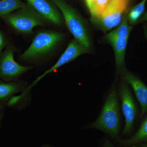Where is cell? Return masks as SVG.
I'll return each mask as SVG.
<instances>
[{
    "label": "cell",
    "mask_w": 147,
    "mask_h": 147,
    "mask_svg": "<svg viewBox=\"0 0 147 147\" xmlns=\"http://www.w3.org/2000/svg\"><path fill=\"white\" fill-rule=\"evenodd\" d=\"M120 123L118 98L115 88H114L106 98L99 117L87 127L99 129L118 139Z\"/></svg>",
    "instance_id": "obj_1"
},
{
    "label": "cell",
    "mask_w": 147,
    "mask_h": 147,
    "mask_svg": "<svg viewBox=\"0 0 147 147\" xmlns=\"http://www.w3.org/2000/svg\"><path fill=\"white\" fill-rule=\"evenodd\" d=\"M2 18L16 31L25 34L32 33L34 27L43 26L46 21L28 3L23 8Z\"/></svg>",
    "instance_id": "obj_2"
},
{
    "label": "cell",
    "mask_w": 147,
    "mask_h": 147,
    "mask_svg": "<svg viewBox=\"0 0 147 147\" xmlns=\"http://www.w3.org/2000/svg\"><path fill=\"white\" fill-rule=\"evenodd\" d=\"M63 35L59 32L42 31L38 32L30 47L20 56L24 61L32 60L48 54L59 44Z\"/></svg>",
    "instance_id": "obj_3"
},
{
    "label": "cell",
    "mask_w": 147,
    "mask_h": 147,
    "mask_svg": "<svg viewBox=\"0 0 147 147\" xmlns=\"http://www.w3.org/2000/svg\"><path fill=\"white\" fill-rule=\"evenodd\" d=\"M61 11L67 26L74 39L88 49L89 38L85 23L78 12L64 0H50Z\"/></svg>",
    "instance_id": "obj_4"
},
{
    "label": "cell",
    "mask_w": 147,
    "mask_h": 147,
    "mask_svg": "<svg viewBox=\"0 0 147 147\" xmlns=\"http://www.w3.org/2000/svg\"><path fill=\"white\" fill-rule=\"evenodd\" d=\"M128 1L110 0L99 16L92 17V22L104 31L117 26L121 22L122 16L127 7Z\"/></svg>",
    "instance_id": "obj_5"
},
{
    "label": "cell",
    "mask_w": 147,
    "mask_h": 147,
    "mask_svg": "<svg viewBox=\"0 0 147 147\" xmlns=\"http://www.w3.org/2000/svg\"><path fill=\"white\" fill-rule=\"evenodd\" d=\"M119 97L121 102L122 110L125 119V125L122 132L127 135L133 130L137 115V108L132 93L125 81L121 83L118 90Z\"/></svg>",
    "instance_id": "obj_6"
},
{
    "label": "cell",
    "mask_w": 147,
    "mask_h": 147,
    "mask_svg": "<svg viewBox=\"0 0 147 147\" xmlns=\"http://www.w3.org/2000/svg\"><path fill=\"white\" fill-rule=\"evenodd\" d=\"M14 48L8 45L0 54V79L8 82L15 81L22 74L33 68L23 66L16 63L13 58Z\"/></svg>",
    "instance_id": "obj_7"
},
{
    "label": "cell",
    "mask_w": 147,
    "mask_h": 147,
    "mask_svg": "<svg viewBox=\"0 0 147 147\" xmlns=\"http://www.w3.org/2000/svg\"><path fill=\"white\" fill-rule=\"evenodd\" d=\"M88 49V48L82 45L76 39H74L71 40L69 44L68 47L61 56L56 63L50 69L45 71L41 76L38 77L32 85L28 88L26 91H28L29 90H30L32 87L35 86L40 79H42L48 74L52 73L62 66L71 61L80 55L86 53Z\"/></svg>",
    "instance_id": "obj_8"
},
{
    "label": "cell",
    "mask_w": 147,
    "mask_h": 147,
    "mask_svg": "<svg viewBox=\"0 0 147 147\" xmlns=\"http://www.w3.org/2000/svg\"><path fill=\"white\" fill-rule=\"evenodd\" d=\"M27 3L36 11L45 21L61 26L63 20L55 4L50 0H26Z\"/></svg>",
    "instance_id": "obj_9"
},
{
    "label": "cell",
    "mask_w": 147,
    "mask_h": 147,
    "mask_svg": "<svg viewBox=\"0 0 147 147\" xmlns=\"http://www.w3.org/2000/svg\"><path fill=\"white\" fill-rule=\"evenodd\" d=\"M122 74L125 81L131 86L141 107L140 118L147 113V86L134 74L122 69Z\"/></svg>",
    "instance_id": "obj_10"
},
{
    "label": "cell",
    "mask_w": 147,
    "mask_h": 147,
    "mask_svg": "<svg viewBox=\"0 0 147 147\" xmlns=\"http://www.w3.org/2000/svg\"><path fill=\"white\" fill-rule=\"evenodd\" d=\"M105 39L112 45L114 49L117 68H123L124 65L125 55L128 38L105 36Z\"/></svg>",
    "instance_id": "obj_11"
},
{
    "label": "cell",
    "mask_w": 147,
    "mask_h": 147,
    "mask_svg": "<svg viewBox=\"0 0 147 147\" xmlns=\"http://www.w3.org/2000/svg\"><path fill=\"white\" fill-rule=\"evenodd\" d=\"M26 86V83L23 82H5L0 80V102H6L13 94L23 91Z\"/></svg>",
    "instance_id": "obj_12"
},
{
    "label": "cell",
    "mask_w": 147,
    "mask_h": 147,
    "mask_svg": "<svg viewBox=\"0 0 147 147\" xmlns=\"http://www.w3.org/2000/svg\"><path fill=\"white\" fill-rule=\"evenodd\" d=\"M117 139L123 147H132L139 143L147 142V116L142 121L137 132L131 138L127 139L119 138Z\"/></svg>",
    "instance_id": "obj_13"
},
{
    "label": "cell",
    "mask_w": 147,
    "mask_h": 147,
    "mask_svg": "<svg viewBox=\"0 0 147 147\" xmlns=\"http://www.w3.org/2000/svg\"><path fill=\"white\" fill-rule=\"evenodd\" d=\"M26 5L22 0H1L0 17H4L15 11L23 8Z\"/></svg>",
    "instance_id": "obj_14"
},
{
    "label": "cell",
    "mask_w": 147,
    "mask_h": 147,
    "mask_svg": "<svg viewBox=\"0 0 147 147\" xmlns=\"http://www.w3.org/2000/svg\"><path fill=\"white\" fill-rule=\"evenodd\" d=\"M132 27L129 25L127 16L123 18L122 21L119 27L113 31L106 35L109 37L119 38H128Z\"/></svg>",
    "instance_id": "obj_15"
},
{
    "label": "cell",
    "mask_w": 147,
    "mask_h": 147,
    "mask_svg": "<svg viewBox=\"0 0 147 147\" xmlns=\"http://www.w3.org/2000/svg\"><path fill=\"white\" fill-rule=\"evenodd\" d=\"M147 1L142 0L141 2L134 6L130 9L127 16L129 24H134L139 21L144 13Z\"/></svg>",
    "instance_id": "obj_16"
},
{
    "label": "cell",
    "mask_w": 147,
    "mask_h": 147,
    "mask_svg": "<svg viewBox=\"0 0 147 147\" xmlns=\"http://www.w3.org/2000/svg\"><path fill=\"white\" fill-rule=\"evenodd\" d=\"M110 0H95L90 11L92 17L99 16L108 5Z\"/></svg>",
    "instance_id": "obj_17"
},
{
    "label": "cell",
    "mask_w": 147,
    "mask_h": 147,
    "mask_svg": "<svg viewBox=\"0 0 147 147\" xmlns=\"http://www.w3.org/2000/svg\"><path fill=\"white\" fill-rule=\"evenodd\" d=\"M6 41L4 36L2 33L0 31V54L1 53L2 50L5 47Z\"/></svg>",
    "instance_id": "obj_18"
},
{
    "label": "cell",
    "mask_w": 147,
    "mask_h": 147,
    "mask_svg": "<svg viewBox=\"0 0 147 147\" xmlns=\"http://www.w3.org/2000/svg\"><path fill=\"white\" fill-rule=\"evenodd\" d=\"M102 147H115L110 140L105 139L103 140L102 144Z\"/></svg>",
    "instance_id": "obj_19"
},
{
    "label": "cell",
    "mask_w": 147,
    "mask_h": 147,
    "mask_svg": "<svg viewBox=\"0 0 147 147\" xmlns=\"http://www.w3.org/2000/svg\"><path fill=\"white\" fill-rule=\"evenodd\" d=\"M95 0H86V3L87 5L88 6V8H89V10L91 8L92 6L94 3Z\"/></svg>",
    "instance_id": "obj_20"
},
{
    "label": "cell",
    "mask_w": 147,
    "mask_h": 147,
    "mask_svg": "<svg viewBox=\"0 0 147 147\" xmlns=\"http://www.w3.org/2000/svg\"><path fill=\"white\" fill-rule=\"evenodd\" d=\"M139 21H147V11L146 13L143 14Z\"/></svg>",
    "instance_id": "obj_21"
},
{
    "label": "cell",
    "mask_w": 147,
    "mask_h": 147,
    "mask_svg": "<svg viewBox=\"0 0 147 147\" xmlns=\"http://www.w3.org/2000/svg\"><path fill=\"white\" fill-rule=\"evenodd\" d=\"M131 147H147V144H144V143H139L134 146Z\"/></svg>",
    "instance_id": "obj_22"
},
{
    "label": "cell",
    "mask_w": 147,
    "mask_h": 147,
    "mask_svg": "<svg viewBox=\"0 0 147 147\" xmlns=\"http://www.w3.org/2000/svg\"><path fill=\"white\" fill-rule=\"evenodd\" d=\"M6 105V102H0V110H3V109L5 107Z\"/></svg>",
    "instance_id": "obj_23"
},
{
    "label": "cell",
    "mask_w": 147,
    "mask_h": 147,
    "mask_svg": "<svg viewBox=\"0 0 147 147\" xmlns=\"http://www.w3.org/2000/svg\"><path fill=\"white\" fill-rule=\"evenodd\" d=\"M3 115V110H0V125H1V121Z\"/></svg>",
    "instance_id": "obj_24"
},
{
    "label": "cell",
    "mask_w": 147,
    "mask_h": 147,
    "mask_svg": "<svg viewBox=\"0 0 147 147\" xmlns=\"http://www.w3.org/2000/svg\"><path fill=\"white\" fill-rule=\"evenodd\" d=\"M44 147H52L50 146H48V145H45V146H44Z\"/></svg>",
    "instance_id": "obj_25"
}]
</instances>
